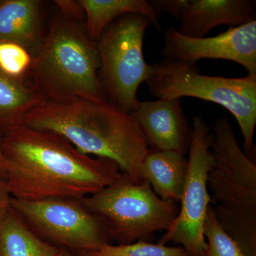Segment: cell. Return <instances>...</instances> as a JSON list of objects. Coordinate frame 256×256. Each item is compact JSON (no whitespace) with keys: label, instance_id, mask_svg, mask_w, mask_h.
<instances>
[{"label":"cell","instance_id":"obj_1","mask_svg":"<svg viewBox=\"0 0 256 256\" xmlns=\"http://www.w3.org/2000/svg\"><path fill=\"white\" fill-rule=\"evenodd\" d=\"M2 178L16 200H82L121 174L112 160L84 154L53 132L24 124L0 137Z\"/></svg>","mask_w":256,"mask_h":256},{"label":"cell","instance_id":"obj_2","mask_svg":"<svg viewBox=\"0 0 256 256\" xmlns=\"http://www.w3.org/2000/svg\"><path fill=\"white\" fill-rule=\"evenodd\" d=\"M22 124L60 134L84 154L112 160L133 182L150 149L132 114L108 102L74 99L45 100L28 112Z\"/></svg>","mask_w":256,"mask_h":256},{"label":"cell","instance_id":"obj_3","mask_svg":"<svg viewBox=\"0 0 256 256\" xmlns=\"http://www.w3.org/2000/svg\"><path fill=\"white\" fill-rule=\"evenodd\" d=\"M97 42L84 24L56 15L34 52L31 78L46 100L108 102L100 78Z\"/></svg>","mask_w":256,"mask_h":256},{"label":"cell","instance_id":"obj_4","mask_svg":"<svg viewBox=\"0 0 256 256\" xmlns=\"http://www.w3.org/2000/svg\"><path fill=\"white\" fill-rule=\"evenodd\" d=\"M207 186L217 220L246 256H256V164L239 146L228 120L214 126Z\"/></svg>","mask_w":256,"mask_h":256},{"label":"cell","instance_id":"obj_5","mask_svg":"<svg viewBox=\"0 0 256 256\" xmlns=\"http://www.w3.org/2000/svg\"><path fill=\"white\" fill-rule=\"evenodd\" d=\"M158 99L196 98L226 108L236 120L244 137L245 152L254 148L256 124V74L242 78L210 76L200 74L196 63L164 60L152 65L148 82Z\"/></svg>","mask_w":256,"mask_h":256},{"label":"cell","instance_id":"obj_6","mask_svg":"<svg viewBox=\"0 0 256 256\" xmlns=\"http://www.w3.org/2000/svg\"><path fill=\"white\" fill-rule=\"evenodd\" d=\"M105 224L109 236L120 244L146 242L160 230H166L178 213L175 202L166 201L143 181L133 182L121 173L104 190L80 200Z\"/></svg>","mask_w":256,"mask_h":256},{"label":"cell","instance_id":"obj_7","mask_svg":"<svg viewBox=\"0 0 256 256\" xmlns=\"http://www.w3.org/2000/svg\"><path fill=\"white\" fill-rule=\"evenodd\" d=\"M152 25L143 15H124L110 23L96 42L99 78L106 99L128 114L137 108L138 88L152 74V65L144 60L142 46L146 28Z\"/></svg>","mask_w":256,"mask_h":256},{"label":"cell","instance_id":"obj_8","mask_svg":"<svg viewBox=\"0 0 256 256\" xmlns=\"http://www.w3.org/2000/svg\"><path fill=\"white\" fill-rule=\"evenodd\" d=\"M12 208L42 239L85 256L108 242L105 224L73 198L12 200Z\"/></svg>","mask_w":256,"mask_h":256},{"label":"cell","instance_id":"obj_9","mask_svg":"<svg viewBox=\"0 0 256 256\" xmlns=\"http://www.w3.org/2000/svg\"><path fill=\"white\" fill-rule=\"evenodd\" d=\"M213 134L200 116L193 118L188 172L176 218L160 239L159 244H180L190 256H205L207 244L204 226L210 204L207 176L212 164Z\"/></svg>","mask_w":256,"mask_h":256},{"label":"cell","instance_id":"obj_10","mask_svg":"<svg viewBox=\"0 0 256 256\" xmlns=\"http://www.w3.org/2000/svg\"><path fill=\"white\" fill-rule=\"evenodd\" d=\"M164 60L196 63L202 60H232L256 74V20L237 28H228L220 35L191 38L174 26L164 31Z\"/></svg>","mask_w":256,"mask_h":256},{"label":"cell","instance_id":"obj_11","mask_svg":"<svg viewBox=\"0 0 256 256\" xmlns=\"http://www.w3.org/2000/svg\"><path fill=\"white\" fill-rule=\"evenodd\" d=\"M132 116L137 120L153 151H175L186 154L191 144L192 128L181 99L140 101Z\"/></svg>","mask_w":256,"mask_h":256},{"label":"cell","instance_id":"obj_12","mask_svg":"<svg viewBox=\"0 0 256 256\" xmlns=\"http://www.w3.org/2000/svg\"><path fill=\"white\" fill-rule=\"evenodd\" d=\"M178 31L184 36L202 38L216 26L237 28L256 20L255 0H188Z\"/></svg>","mask_w":256,"mask_h":256},{"label":"cell","instance_id":"obj_13","mask_svg":"<svg viewBox=\"0 0 256 256\" xmlns=\"http://www.w3.org/2000/svg\"><path fill=\"white\" fill-rule=\"evenodd\" d=\"M43 16L40 0L0 1V40L18 42L34 52L45 34Z\"/></svg>","mask_w":256,"mask_h":256},{"label":"cell","instance_id":"obj_14","mask_svg":"<svg viewBox=\"0 0 256 256\" xmlns=\"http://www.w3.org/2000/svg\"><path fill=\"white\" fill-rule=\"evenodd\" d=\"M188 166V159L178 152L150 150L141 175L158 196L176 203L182 196Z\"/></svg>","mask_w":256,"mask_h":256},{"label":"cell","instance_id":"obj_15","mask_svg":"<svg viewBox=\"0 0 256 256\" xmlns=\"http://www.w3.org/2000/svg\"><path fill=\"white\" fill-rule=\"evenodd\" d=\"M85 12V28L87 34L94 41L100 38L102 32L124 15L138 14L151 20L160 28V14L146 0H78Z\"/></svg>","mask_w":256,"mask_h":256},{"label":"cell","instance_id":"obj_16","mask_svg":"<svg viewBox=\"0 0 256 256\" xmlns=\"http://www.w3.org/2000/svg\"><path fill=\"white\" fill-rule=\"evenodd\" d=\"M45 100L33 84L15 80L0 72V137L22 124L28 112Z\"/></svg>","mask_w":256,"mask_h":256},{"label":"cell","instance_id":"obj_17","mask_svg":"<svg viewBox=\"0 0 256 256\" xmlns=\"http://www.w3.org/2000/svg\"><path fill=\"white\" fill-rule=\"evenodd\" d=\"M58 249L38 236L12 208L0 222V256H54Z\"/></svg>","mask_w":256,"mask_h":256},{"label":"cell","instance_id":"obj_18","mask_svg":"<svg viewBox=\"0 0 256 256\" xmlns=\"http://www.w3.org/2000/svg\"><path fill=\"white\" fill-rule=\"evenodd\" d=\"M34 52L21 44L0 40V72L6 76L28 82L31 78Z\"/></svg>","mask_w":256,"mask_h":256},{"label":"cell","instance_id":"obj_19","mask_svg":"<svg viewBox=\"0 0 256 256\" xmlns=\"http://www.w3.org/2000/svg\"><path fill=\"white\" fill-rule=\"evenodd\" d=\"M85 256H190L182 247L168 246L140 240L128 244H106Z\"/></svg>","mask_w":256,"mask_h":256},{"label":"cell","instance_id":"obj_20","mask_svg":"<svg viewBox=\"0 0 256 256\" xmlns=\"http://www.w3.org/2000/svg\"><path fill=\"white\" fill-rule=\"evenodd\" d=\"M204 235L207 244L205 256H246L218 222L212 206H208L207 212Z\"/></svg>","mask_w":256,"mask_h":256},{"label":"cell","instance_id":"obj_21","mask_svg":"<svg viewBox=\"0 0 256 256\" xmlns=\"http://www.w3.org/2000/svg\"><path fill=\"white\" fill-rule=\"evenodd\" d=\"M149 2L159 14L164 12L180 20L188 6V0H151Z\"/></svg>","mask_w":256,"mask_h":256},{"label":"cell","instance_id":"obj_22","mask_svg":"<svg viewBox=\"0 0 256 256\" xmlns=\"http://www.w3.org/2000/svg\"><path fill=\"white\" fill-rule=\"evenodd\" d=\"M55 2L60 8V14L69 20L84 24V20H86L85 12L78 0H56Z\"/></svg>","mask_w":256,"mask_h":256},{"label":"cell","instance_id":"obj_23","mask_svg":"<svg viewBox=\"0 0 256 256\" xmlns=\"http://www.w3.org/2000/svg\"><path fill=\"white\" fill-rule=\"evenodd\" d=\"M11 192L5 180L0 178V222L12 208Z\"/></svg>","mask_w":256,"mask_h":256},{"label":"cell","instance_id":"obj_24","mask_svg":"<svg viewBox=\"0 0 256 256\" xmlns=\"http://www.w3.org/2000/svg\"><path fill=\"white\" fill-rule=\"evenodd\" d=\"M84 256L80 255V254H76L70 252V250H66V249L60 248L58 252H56L55 256Z\"/></svg>","mask_w":256,"mask_h":256},{"label":"cell","instance_id":"obj_25","mask_svg":"<svg viewBox=\"0 0 256 256\" xmlns=\"http://www.w3.org/2000/svg\"><path fill=\"white\" fill-rule=\"evenodd\" d=\"M0 178H2V159L1 150H0Z\"/></svg>","mask_w":256,"mask_h":256}]
</instances>
